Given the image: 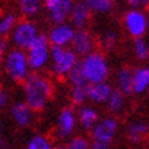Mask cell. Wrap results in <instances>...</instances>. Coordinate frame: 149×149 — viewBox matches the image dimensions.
I'll return each mask as SVG.
<instances>
[{
	"label": "cell",
	"mask_w": 149,
	"mask_h": 149,
	"mask_svg": "<svg viewBox=\"0 0 149 149\" xmlns=\"http://www.w3.org/2000/svg\"><path fill=\"white\" fill-rule=\"evenodd\" d=\"M22 85L25 101L34 111H41L45 108L54 93V86L49 78L41 74L40 71H34L33 74L27 75Z\"/></svg>",
	"instance_id": "obj_1"
},
{
	"label": "cell",
	"mask_w": 149,
	"mask_h": 149,
	"mask_svg": "<svg viewBox=\"0 0 149 149\" xmlns=\"http://www.w3.org/2000/svg\"><path fill=\"white\" fill-rule=\"evenodd\" d=\"M3 68L11 81L15 84H22L32 71L29 67L26 51L15 47L6 52L3 58Z\"/></svg>",
	"instance_id": "obj_2"
},
{
	"label": "cell",
	"mask_w": 149,
	"mask_h": 149,
	"mask_svg": "<svg viewBox=\"0 0 149 149\" xmlns=\"http://www.w3.org/2000/svg\"><path fill=\"white\" fill-rule=\"evenodd\" d=\"M88 84L107 81L109 77V64L105 55L99 51H92L79 60Z\"/></svg>",
	"instance_id": "obj_3"
},
{
	"label": "cell",
	"mask_w": 149,
	"mask_h": 149,
	"mask_svg": "<svg viewBox=\"0 0 149 149\" xmlns=\"http://www.w3.org/2000/svg\"><path fill=\"white\" fill-rule=\"evenodd\" d=\"M78 55L67 47H56L51 45V56H49V66L51 71L56 77L66 78L75 64L78 63Z\"/></svg>",
	"instance_id": "obj_4"
},
{
	"label": "cell",
	"mask_w": 149,
	"mask_h": 149,
	"mask_svg": "<svg viewBox=\"0 0 149 149\" xmlns=\"http://www.w3.org/2000/svg\"><path fill=\"white\" fill-rule=\"evenodd\" d=\"M118 133V122L113 118H104L96 122L91 129L92 142L91 148L93 149H108L113 142Z\"/></svg>",
	"instance_id": "obj_5"
},
{
	"label": "cell",
	"mask_w": 149,
	"mask_h": 149,
	"mask_svg": "<svg viewBox=\"0 0 149 149\" xmlns=\"http://www.w3.org/2000/svg\"><path fill=\"white\" fill-rule=\"evenodd\" d=\"M25 51H26L29 67L32 71H41L48 66L51 56V44L47 36L40 33L36 37V40Z\"/></svg>",
	"instance_id": "obj_6"
},
{
	"label": "cell",
	"mask_w": 149,
	"mask_h": 149,
	"mask_svg": "<svg viewBox=\"0 0 149 149\" xmlns=\"http://www.w3.org/2000/svg\"><path fill=\"white\" fill-rule=\"evenodd\" d=\"M38 34H40V32L37 29L36 23L32 22L29 18H25L17 22L13 32L10 33V38H11V42L14 44V47L21 48V49H26L36 40V37Z\"/></svg>",
	"instance_id": "obj_7"
},
{
	"label": "cell",
	"mask_w": 149,
	"mask_h": 149,
	"mask_svg": "<svg viewBox=\"0 0 149 149\" xmlns=\"http://www.w3.org/2000/svg\"><path fill=\"white\" fill-rule=\"evenodd\" d=\"M125 29L131 37H142L146 33L148 29V18L142 10L140 8H131L125 14L123 18Z\"/></svg>",
	"instance_id": "obj_8"
},
{
	"label": "cell",
	"mask_w": 149,
	"mask_h": 149,
	"mask_svg": "<svg viewBox=\"0 0 149 149\" xmlns=\"http://www.w3.org/2000/svg\"><path fill=\"white\" fill-rule=\"evenodd\" d=\"M78 120H77V113L72 108L66 107L60 111L58 116V122H56V137L60 140H67L74 134V131L77 129Z\"/></svg>",
	"instance_id": "obj_9"
},
{
	"label": "cell",
	"mask_w": 149,
	"mask_h": 149,
	"mask_svg": "<svg viewBox=\"0 0 149 149\" xmlns=\"http://www.w3.org/2000/svg\"><path fill=\"white\" fill-rule=\"evenodd\" d=\"M42 1L51 22L54 25L66 22L70 17V11L74 4L72 0H42Z\"/></svg>",
	"instance_id": "obj_10"
},
{
	"label": "cell",
	"mask_w": 149,
	"mask_h": 149,
	"mask_svg": "<svg viewBox=\"0 0 149 149\" xmlns=\"http://www.w3.org/2000/svg\"><path fill=\"white\" fill-rule=\"evenodd\" d=\"M75 34V27L71 23H55L54 27L48 33V41L51 45L56 47H68L71 45V41Z\"/></svg>",
	"instance_id": "obj_11"
},
{
	"label": "cell",
	"mask_w": 149,
	"mask_h": 149,
	"mask_svg": "<svg viewBox=\"0 0 149 149\" xmlns=\"http://www.w3.org/2000/svg\"><path fill=\"white\" fill-rule=\"evenodd\" d=\"M96 48V38L91 32L86 29H77L74 38L71 41V49L78 56H85L89 52L95 51Z\"/></svg>",
	"instance_id": "obj_12"
},
{
	"label": "cell",
	"mask_w": 149,
	"mask_h": 149,
	"mask_svg": "<svg viewBox=\"0 0 149 149\" xmlns=\"http://www.w3.org/2000/svg\"><path fill=\"white\" fill-rule=\"evenodd\" d=\"M34 112H36V111H34L25 100L15 101V103L11 105V108H10V113H11L13 120L15 122V125L19 127L30 126L33 122V119H34Z\"/></svg>",
	"instance_id": "obj_13"
},
{
	"label": "cell",
	"mask_w": 149,
	"mask_h": 149,
	"mask_svg": "<svg viewBox=\"0 0 149 149\" xmlns=\"http://www.w3.org/2000/svg\"><path fill=\"white\" fill-rule=\"evenodd\" d=\"M92 18V10L85 1H79L72 4V8L70 11L68 19L71 21V25L75 29H85L88 23L91 22Z\"/></svg>",
	"instance_id": "obj_14"
},
{
	"label": "cell",
	"mask_w": 149,
	"mask_h": 149,
	"mask_svg": "<svg viewBox=\"0 0 149 149\" xmlns=\"http://www.w3.org/2000/svg\"><path fill=\"white\" fill-rule=\"evenodd\" d=\"M112 89L113 88L107 81L89 84L88 85V100L96 104H105Z\"/></svg>",
	"instance_id": "obj_15"
},
{
	"label": "cell",
	"mask_w": 149,
	"mask_h": 149,
	"mask_svg": "<svg viewBox=\"0 0 149 149\" xmlns=\"http://www.w3.org/2000/svg\"><path fill=\"white\" fill-rule=\"evenodd\" d=\"M133 93L142 95L149 89V66H142L133 70Z\"/></svg>",
	"instance_id": "obj_16"
},
{
	"label": "cell",
	"mask_w": 149,
	"mask_h": 149,
	"mask_svg": "<svg viewBox=\"0 0 149 149\" xmlns=\"http://www.w3.org/2000/svg\"><path fill=\"white\" fill-rule=\"evenodd\" d=\"M127 138L133 144H141L148 137L149 126L144 120H134L127 127Z\"/></svg>",
	"instance_id": "obj_17"
},
{
	"label": "cell",
	"mask_w": 149,
	"mask_h": 149,
	"mask_svg": "<svg viewBox=\"0 0 149 149\" xmlns=\"http://www.w3.org/2000/svg\"><path fill=\"white\" fill-rule=\"evenodd\" d=\"M77 120L84 130H91L92 127L96 125V122L99 120V113L93 107L85 105V107H82L78 111Z\"/></svg>",
	"instance_id": "obj_18"
},
{
	"label": "cell",
	"mask_w": 149,
	"mask_h": 149,
	"mask_svg": "<svg viewBox=\"0 0 149 149\" xmlns=\"http://www.w3.org/2000/svg\"><path fill=\"white\" fill-rule=\"evenodd\" d=\"M133 70L130 67H122L116 74V85L118 89L123 92L126 96L133 93Z\"/></svg>",
	"instance_id": "obj_19"
},
{
	"label": "cell",
	"mask_w": 149,
	"mask_h": 149,
	"mask_svg": "<svg viewBox=\"0 0 149 149\" xmlns=\"http://www.w3.org/2000/svg\"><path fill=\"white\" fill-rule=\"evenodd\" d=\"M105 104H107V108H108L109 112L120 113L125 109V105H126V95L119 89H112Z\"/></svg>",
	"instance_id": "obj_20"
},
{
	"label": "cell",
	"mask_w": 149,
	"mask_h": 149,
	"mask_svg": "<svg viewBox=\"0 0 149 149\" xmlns=\"http://www.w3.org/2000/svg\"><path fill=\"white\" fill-rule=\"evenodd\" d=\"M18 7L25 18H32L40 11L41 0H18Z\"/></svg>",
	"instance_id": "obj_21"
},
{
	"label": "cell",
	"mask_w": 149,
	"mask_h": 149,
	"mask_svg": "<svg viewBox=\"0 0 149 149\" xmlns=\"http://www.w3.org/2000/svg\"><path fill=\"white\" fill-rule=\"evenodd\" d=\"M18 22V18L14 13H7L0 17V38L10 36V33L13 32L14 26Z\"/></svg>",
	"instance_id": "obj_22"
},
{
	"label": "cell",
	"mask_w": 149,
	"mask_h": 149,
	"mask_svg": "<svg viewBox=\"0 0 149 149\" xmlns=\"http://www.w3.org/2000/svg\"><path fill=\"white\" fill-rule=\"evenodd\" d=\"M88 85L89 84H82V85H72L70 97L71 101L75 105H84L88 101Z\"/></svg>",
	"instance_id": "obj_23"
},
{
	"label": "cell",
	"mask_w": 149,
	"mask_h": 149,
	"mask_svg": "<svg viewBox=\"0 0 149 149\" xmlns=\"http://www.w3.org/2000/svg\"><path fill=\"white\" fill-rule=\"evenodd\" d=\"M68 82L72 85H82V84H88L85 78V74H84V70H82V66H81V62L78 60V63L74 66V67L70 70V72L67 74Z\"/></svg>",
	"instance_id": "obj_24"
},
{
	"label": "cell",
	"mask_w": 149,
	"mask_h": 149,
	"mask_svg": "<svg viewBox=\"0 0 149 149\" xmlns=\"http://www.w3.org/2000/svg\"><path fill=\"white\" fill-rule=\"evenodd\" d=\"M92 13L107 14L112 10V0H85Z\"/></svg>",
	"instance_id": "obj_25"
},
{
	"label": "cell",
	"mask_w": 149,
	"mask_h": 149,
	"mask_svg": "<svg viewBox=\"0 0 149 149\" xmlns=\"http://www.w3.org/2000/svg\"><path fill=\"white\" fill-rule=\"evenodd\" d=\"M27 149H52V141L45 136L36 134L33 136L26 145Z\"/></svg>",
	"instance_id": "obj_26"
},
{
	"label": "cell",
	"mask_w": 149,
	"mask_h": 149,
	"mask_svg": "<svg viewBox=\"0 0 149 149\" xmlns=\"http://www.w3.org/2000/svg\"><path fill=\"white\" fill-rule=\"evenodd\" d=\"M133 49H134L136 58L141 62H145L149 58V45L146 44V41L144 38L137 37L136 41H134V45H133Z\"/></svg>",
	"instance_id": "obj_27"
},
{
	"label": "cell",
	"mask_w": 149,
	"mask_h": 149,
	"mask_svg": "<svg viewBox=\"0 0 149 149\" xmlns=\"http://www.w3.org/2000/svg\"><path fill=\"white\" fill-rule=\"evenodd\" d=\"M116 40H118L116 32L115 30H107L101 36V38H100V44H101V47H103L104 49L111 51L116 45Z\"/></svg>",
	"instance_id": "obj_28"
},
{
	"label": "cell",
	"mask_w": 149,
	"mask_h": 149,
	"mask_svg": "<svg viewBox=\"0 0 149 149\" xmlns=\"http://www.w3.org/2000/svg\"><path fill=\"white\" fill-rule=\"evenodd\" d=\"M67 148L68 149H88L91 148V142L84 136H75L68 141Z\"/></svg>",
	"instance_id": "obj_29"
},
{
	"label": "cell",
	"mask_w": 149,
	"mask_h": 149,
	"mask_svg": "<svg viewBox=\"0 0 149 149\" xmlns=\"http://www.w3.org/2000/svg\"><path fill=\"white\" fill-rule=\"evenodd\" d=\"M126 1L131 8H140V10L148 7L149 4V0H126Z\"/></svg>",
	"instance_id": "obj_30"
},
{
	"label": "cell",
	"mask_w": 149,
	"mask_h": 149,
	"mask_svg": "<svg viewBox=\"0 0 149 149\" xmlns=\"http://www.w3.org/2000/svg\"><path fill=\"white\" fill-rule=\"evenodd\" d=\"M8 103V93L4 89H0V109H3Z\"/></svg>",
	"instance_id": "obj_31"
},
{
	"label": "cell",
	"mask_w": 149,
	"mask_h": 149,
	"mask_svg": "<svg viewBox=\"0 0 149 149\" xmlns=\"http://www.w3.org/2000/svg\"><path fill=\"white\" fill-rule=\"evenodd\" d=\"M6 49H7V42L4 41V38H1L0 40V67L3 64V58H4Z\"/></svg>",
	"instance_id": "obj_32"
},
{
	"label": "cell",
	"mask_w": 149,
	"mask_h": 149,
	"mask_svg": "<svg viewBox=\"0 0 149 149\" xmlns=\"http://www.w3.org/2000/svg\"><path fill=\"white\" fill-rule=\"evenodd\" d=\"M0 134H1V126H0Z\"/></svg>",
	"instance_id": "obj_33"
},
{
	"label": "cell",
	"mask_w": 149,
	"mask_h": 149,
	"mask_svg": "<svg viewBox=\"0 0 149 149\" xmlns=\"http://www.w3.org/2000/svg\"><path fill=\"white\" fill-rule=\"evenodd\" d=\"M41 1H42V0H41Z\"/></svg>",
	"instance_id": "obj_34"
}]
</instances>
